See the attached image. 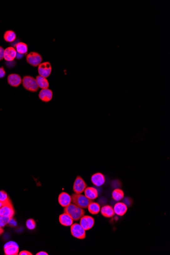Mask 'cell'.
<instances>
[{
    "label": "cell",
    "instance_id": "44dd1931",
    "mask_svg": "<svg viewBox=\"0 0 170 255\" xmlns=\"http://www.w3.org/2000/svg\"><path fill=\"white\" fill-rule=\"evenodd\" d=\"M88 209L89 212L92 214H97L100 211V205L98 203L92 201L88 205Z\"/></svg>",
    "mask_w": 170,
    "mask_h": 255
},
{
    "label": "cell",
    "instance_id": "ac0fdd59",
    "mask_svg": "<svg viewBox=\"0 0 170 255\" xmlns=\"http://www.w3.org/2000/svg\"><path fill=\"white\" fill-rule=\"evenodd\" d=\"M100 212L101 214L105 218H112L115 214V212L113 208L111 206L107 205L103 206L100 209Z\"/></svg>",
    "mask_w": 170,
    "mask_h": 255
},
{
    "label": "cell",
    "instance_id": "83f0119b",
    "mask_svg": "<svg viewBox=\"0 0 170 255\" xmlns=\"http://www.w3.org/2000/svg\"><path fill=\"white\" fill-rule=\"evenodd\" d=\"M5 71L3 67H0V79L5 77Z\"/></svg>",
    "mask_w": 170,
    "mask_h": 255
},
{
    "label": "cell",
    "instance_id": "4dcf8cb0",
    "mask_svg": "<svg viewBox=\"0 0 170 255\" xmlns=\"http://www.w3.org/2000/svg\"><path fill=\"white\" fill-rule=\"evenodd\" d=\"M8 224H9L10 225H11V226H15L16 224H17L16 221H15L14 220H13V219H12V218L10 219Z\"/></svg>",
    "mask_w": 170,
    "mask_h": 255
},
{
    "label": "cell",
    "instance_id": "7402d4cb",
    "mask_svg": "<svg viewBox=\"0 0 170 255\" xmlns=\"http://www.w3.org/2000/svg\"><path fill=\"white\" fill-rule=\"evenodd\" d=\"M112 198L116 201H120L124 198V194L123 191L120 188H116L113 191Z\"/></svg>",
    "mask_w": 170,
    "mask_h": 255
},
{
    "label": "cell",
    "instance_id": "5bb4252c",
    "mask_svg": "<svg viewBox=\"0 0 170 255\" xmlns=\"http://www.w3.org/2000/svg\"><path fill=\"white\" fill-rule=\"evenodd\" d=\"M39 97L42 101L49 102L53 98L52 91L49 89H42L39 92Z\"/></svg>",
    "mask_w": 170,
    "mask_h": 255
},
{
    "label": "cell",
    "instance_id": "2e32d148",
    "mask_svg": "<svg viewBox=\"0 0 170 255\" xmlns=\"http://www.w3.org/2000/svg\"><path fill=\"white\" fill-rule=\"evenodd\" d=\"M59 220L60 223L62 225L66 227L70 226L73 223V219H72V217L69 214L65 212H64L62 214L60 215Z\"/></svg>",
    "mask_w": 170,
    "mask_h": 255
},
{
    "label": "cell",
    "instance_id": "484cf974",
    "mask_svg": "<svg viewBox=\"0 0 170 255\" xmlns=\"http://www.w3.org/2000/svg\"><path fill=\"white\" fill-rule=\"evenodd\" d=\"M36 222L35 220L32 219H30L28 220L26 222V227L28 229L33 230L36 227Z\"/></svg>",
    "mask_w": 170,
    "mask_h": 255
},
{
    "label": "cell",
    "instance_id": "e0dca14e",
    "mask_svg": "<svg viewBox=\"0 0 170 255\" xmlns=\"http://www.w3.org/2000/svg\"><path fill=\"white\" fill-rule=\"evenodd\" d=\"M84 193L87 198L91 200L96 199L98 196L97 189L93 187H86L84 191Z\"/></svg>",
    "mask_w": 170,
    "mask_h": 255
},
{
    "label": "cell",
    "instance_id": "9a60e30c",
    "mask_svg": "<svg viewBox=\"0 0 170 255\" xmlns=\"http://www.w3.org/2000/svg\"><path fill=\"white\" fill-rule=\"evenodd\" d=\"M16 56V50L13 47H8L4 51V58L7 61H12Z\"/></svg>",
    "mask_w": 170,
    "mask_h": 255
},
{
    "label": "cell",
    "instance_id": "4316f807",
    "mask_svg": "<svg viewBox=\"0 0 170 255\" xmlns=\"http://www.w3.org/2000/svg\"><path fill=\"white\" fill-rule=\"evenodd\" d=\"M11 218L0 215V227H3L8 224Z\"/></svg>",
    "mask_w": 170,
    "mask_h": 255
},
{
    "label": "cell",
    "instance_id": "7c38bea8",
    "mask_svg": "<svg viewBox=\"0 0 170 255\" xmlns=\"http://www.w3.org/2000/svg\"><path fill=\"white\" fill-rule=\"evenodd\" d=\"M7 81L10 86L17 87L22 83V78L19 74L13 73L8 75Z\"/></svg>",
    "mask_w": 170,
    "mask_h": 255
},
{
    "label": "cell",
    "instance_id": "4fadbf2b",
    "mask_svg": "<svg viewBox=\"0 0 170 255\" xmlns=\"http://www.w3.org/2000/svg\"><path fill=\"white\" fill-rule=\"evenodd\" d=\"M115 214L119 216H123L127 212V207L123 202H118L114 205L113 208Z\"/></svg>",
    "mask_w": 170,
    "mask_h": 255
},
{
    "label": "cell",
    "instance_id": "cb8c5ba5",
    "mask_svg": "<svg viewBox=\"0 0 170 255\" xmlns=\"http://www.w3.org/2000/svg\"><path fill=\"white\" fill-rule=\"evenodd\" d=\"M16 51L18 53L20 54H26L28 51L27 46L23 42H19L16 44Z\"/></svg>",
    "mask_w": 170,
    "mask_h": 255
},
{
    "label": "cell",
    "instance_id": "f1b7e54d",
    "mask_svg": "<svg viewBox=\"0 0 170 255\" xmlns=\"http://www.w3.org/2000/svg\"><path fill=\"white\" fill-rule=\"evenodd\" d=\"M4 48L0 46V61L4 58Z\"/></svg>",
    "mask_w": 170,
    "mask_h": 255
},
{
    "label": "cell",
    "instance_id": "277c9868",
    "mask_svg": "<svg viewBox=\"0 0 170 255\" xmlns=\"http://www.w3.org/2000/svg\"><path fill=\"white\" fill-rule=\"evenodd\" d=\"M70 232L72 235L77 239H84L86 236V231L77 223H73L70 225Z\"/></svg>",
    "mask_w": 170,
    "mask_h": 255
},
{
    "label": "cell",
    "instance_id": "603a6c76",
    "mask_svg": "<svg viewBox=\"0 0 170 255\" xmlns=\"http://www.w3.org/2000/svg\"><path fill=\"white\" fill-rule=\"evenodd\" d=\"M4 39L8 42H12L16 39V34L14 31L8 30L4 33Z\"/></svg>",
    "mask_w": 170,
    "mask_h": 255
},
{
    "label": "cell",
    "instance_id": "7a4b0ae2",
    "mask_svg": "<svg viewBox=\"0 0 170 255\" xmlns=\"http://www.w3.org/2000/svg\"><path fill=\"white\" fill-rule=\"evenodd\" d=\"M71 198L72 203L82 209L88 208L89 204L93 201V200L88 199L82 193H73Z\"/></svg>",
    "mask_w": 170,
    "mask_h": 255
},
{
    "label": "cell",
    "instance_id": "f546056e",
    "mask_svg": "<svg viewBox=\"0 0 170 255\" xmlns=\"http://www.w3.org/2000/svg\"><path fill=\"white\" fill-rule=\"evenodd\" d=\"M19 255H32L33 254L28 251H22L19 252Z\"/></svg>",
    "mask_w": 170,
    "mask_h": 255
},
{
    "label": "cell",
    "instance_id": "52a82bcc",
    "mask_svg": "<svg viewBox=\"0 0 170 255\" xmlns=\"http://www.w3.org/2000/svg\"><path fill=\"white\" fill-rule=\"evenodd\" d=\"M94 219L89 215H84L80 219V224L85 231L91 229L94 225Z\"/></svg>",
    "mask_w": 170,
    "mask_h": 255
},
{
    "label": "cell",
    "instance_id": "ba28073f",
    "mask_svg": "<svg viewBox=\"0 0 170 255\" xmlns=\"http://www.w3.org/2000/svg\"><path fill=\"white\" fill-rule=\"evenodd\" d=\"M38 70L39 75L45 78H47L51 73V65L48 62L41 63L38 66Z\"/></svg>",
    "mask_w": 170,
    "mask_h": 255
},
{
    "label": "cell",
    "instance_id": "5b68a950",
    "mask_svg": "<svg viewBox=\"0 0 170 255\" xmlns=\"http://www.w3.org/2000/svg\"><path fill=\"white\" fill-rule=\"evenodd\" d=\"M27 61L29 64L34 67L39 66L42 61V57L37 52H31L27 56Z\"/></svg>",
    "mask_w": 170,
    "mask_h": 255
},
{
    "label": "cell",
    "instance_id": "d6a6232c",
    "mask_svg": "<svg viewBox=\"0 0 170 255\" xmlns=\"http://www.w3.org/2000/svg\"><path fill=\"white\" fill-rule=\"evenodd\" d=\"M3 229L2 227H0V235L3 232Z\"/></svg>",
    "mask_w": 170,
    "mask_h": 255
},
{
    "label": "cell",
    "instance_id": "3957f363",
    "mask_svg": "<svg viewBox=\"0 0 170 255\" xmlns=\"http://www.w3.org/2000/svg\"><path fill=\"white\" fill-rule=\"evenodd\" d=\"M22 84L24 89L29 91L35 92L38 90L36 80L31 76H24L22 80Z\"/></svg>",
    "mask_w": 170,
    "mask_h": 255
},
{
    "label": "cell",
    "instance_id": "6da1fadb",
    "mask_svg": "<svg viewBox=\"0 0 170 255\" xmlns=\"http://www.w3.org/2000/svg\"><path fill=\"white\" fill-rule=\"evenodd\" d=\"M64 212L69 214L73 220L77 221L85 215V211L82 208L78 207L73 204L70 203L66 207H64Z\"/></svg>",
    "mask_w": 170,
    "mask_h": 255
},
{
    "label": "cell",
    "instance_id": "ffe728a7",
    "mask_svg": "<svg viewBox=\"0 0 170 255\" xmlns=\"http://www.w3.org/2000/svg\"><path fill=\"white\" fill-rule=\"evenodd\" d=\"M4 250L6 255H17L19 254V248L18 244H16L8 247Z\"/></svg>",
    "mask_w": 170,
    "mask_h": 255
},
{
    "label": "cell",
    "instance_id": "836d02e7",
    "mask_svg": "<svg viewBox=\"0 0 170 255\" xmlns=\"http://www.w3.org/2000/svg\"><path fill=\"white\" fill-rule=\"evenodd\" d=\"M3 204L1 202H0V208H1L3 206Z\"/></svg>",
    "mask_w": 170,
    "mask_h": 255
},
{
    "label": "cell",
    "instance_id": "d4e9b609",
    "mask_svg": "<svg viewBox=\"0 0 170 255\" xmlns=\"http://www.w3.org/2000/svg\"><path fill=\"white\" fill-rule=\"evenodd\" d=\"M0 202H1L3 205L11 202L7 193L4 191H0Z\"/></svg>",
    "mask_w": 170,
    "mask_h": 255
},
{
    "label": "cell",
    "instance_id": "9c48e42d",
    "mask_svg": "<svg viewBox=\"0 0 170 255\" xmlns=\"http://www.w3.org/2000/svg\"><path fill=\"white\" fill-rule=\"evenodd\" d=\"M15 211L12 206L11 202L5 204L0 208V215L12 218L14 214Z\"/></svg>",
    "mask_w": 170,
    "mask_h": 255
},
{
    "label": "cell",
    "instance_id": "8992f818",
    "mask_svg": "<svg viewBox=\"0 0 170 255\" xmlns=\"http://www.w3.org/2000/svg\"><path fill=\"white\" fill-rule=\"evenodd\" d=\"M86 187L87 184L84 179L81 176H77L73 183V191L74 193H82Z\"/></svg>",
    "mask_w": 170,
    "mask_h": 255
},
{
    "label": "cell",
    "instance_id": "8fae6325",
    "mask_svg": "<svg viewBox=\"0 0 170 255\" xmlns=\"http://www.w3.org/2000/svg\"><path fill=\"white\" fill-rule=\"evenodd\" d=\"M58 202L62 207H66L72 202L71 196L67 193L62 192L59 195Z\"/></svg>",
    "mask_w": 170,
    "mask_h": 255
},
{
    "label": "cell",
    "instance_id": "1f68e13d",
    "mask_svg": "<svg viewBox=\"0 0 170 255\" xmlns=\"http://www.w3.org/2000/svg\"><path fill=\"white\" fill-rule=\"evenodd\" d=\"M36 255H48L49 254H47V252H45L44 251H40L39 252H37L36 254Z\"/></svg>",
    "mask_w": 170,
    "mask_h": 255
},
{
    "label": "cell",
    "instance_id": "30bf717a",
    "mask_svg": "<svg viewBox=\"0 0 170 255\" xmlns=\"http://www.w3.org/2000/svg\"><path fill=\"white\" fill-rule=\"evenodd\" d=\"M91 180L94 185L96 187H100L105 183V178L103 174L96 173L91 176Z\"/></svg>",
    "mask_w": 170,
    "mask_h": 255
},
{
    "label": "cell",
    "instance_id": "d6986e66",
    "mask_svg": "<svg viewBox=\"0 0 170 255\" xmlns=\"http://www.w3.org/2000/svg\"><path fill=\"white\" fill-rule=\"evenodd\" d=\"M38 87L42 89H48L49 87V83L46 78L38 75L36 79Z\"/></svg>",
    "mask_w": 170,
    "mask_h": 255
}]
</instances>
